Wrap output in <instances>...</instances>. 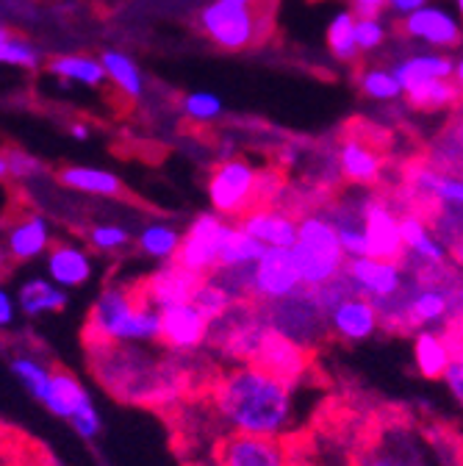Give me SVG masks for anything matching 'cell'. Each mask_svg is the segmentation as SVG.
<instances>
[{
    "label": "cell",
    "instance_id": "cell-12",
    "mask_svg": "<svg viewBox=\"0 0 463 466\" xmlns=\"http://www.w3.org/2000/svg\"><path fill=\"white\" fill-rule=\"evenodd\" d=\"M303 289L306 286L292 250H264V256L253 267V300L275 306L300 295Z\"/></svg>",
    "mask_w": 463,
    "mask_h": 466
},
{
    "label": "cell",
    "instance_id": "cell-48",
    "mask_svg": "<svg viewBox=\"0 0 463 466\" xmlns=\"http://www.w3.org/2000/svg\"><path fill=\"white\" fill-rule=\"evenodd\" d=\"M386 6H388L394 15H399V17H408V15H414V12L425 9V6H428V0H386Z\"/></svg>",
    "mask_w": 463,
    "mask_h": 466
},
{
    "label": "cell",
    "instance_id": "cell-2",
    "mask_svg": "<svg viewBox=\"0 0 463 466\" xmlns=\"http://www.w3.org/2000/svg\"><path fill=\"white\" fill-rule=\"evenodd\" d=\"M89 344L139 347L161 341V314L147 303L142 286L114 283L100 291L86 322Z\"/></svg>",
    "mask_w": 463,
    "mask_h": 466
},
{
    "label": "cell",
    "instance_id": "cell-47",
    "mask_svg": "<svg viewBox=\"0 0 463 466\" xmlns=\"http://www.w3.org/2000/svg\"><path fill=\"white\" fill-rule=\"evenodd\" d=\"M452 291V309H455V325H463V275L455 269V278L449 283Z\"/></svg>",
    "mask_w": 463,
    "mask_h": 466
},
{
    "label": "cell",
    "instance_id": "cell-55",
    "mask_svg": "<svg viewBox=\"0 0 463 466\" xmlns=\"http://www.w3.org/2000/svg\"><path fill=\"white\" fill-rule=\"evenodd\" d=\"M6 258H9V250H6V248H0V272L6 269Z\"/></svg>",
    "mask_w": 463,
    "mask_h": 466
},
{
    "label": "cell",
    "instance_id": "cell-10",
    "mask_svg": "<svg viewBox=\"0 0 463 466\" xmlns=\"http://www.w3.org/2000/svg\"><path fill=\"white\" fill-rule=\"evenodd\" d=\"M402 230V264L411 275L449 267V248L433 230L430 219L422 211H399Z\"/></svg>",
    "mask_w": 463,
    "mask_h": 466
},
{
    "label": "cell",
    "instance_id": "cell-6",
    "mask_svg": "<svg viewBox=\"0 0 463 466\" xmlns=\"http://www.w3.org/2000/svg\"><path fill=\"white\" fill-rule=\"evenodd\" d=\"M42 405L53 417L70 422V428L84 441H95L103 433V417L97 411L92 394L70 372H53V383H50V391L42 400Z\"/></svg>",
    "mask_w": 463,
    "mask_h": 466
},
{
    "label": "cell",
    "instance_id": "cell-19",
    "mask_svg": "<svg viewBox=\"0 0 463 466\" xmlns=\"http://www.w3.org/2000/svg\"><path fill=\"white\" fill-rule=\"evenodd\" d=\"M239 225L267 250H292L297 245L300 217H295L292 211H286L280 206H258L247 211L239 219Z\"/></svg>",
    "mask_w": 463,
    "mask_h": 466
},
{
    "label": "cell",
    "instance_id": "cell-54",
    "mask_svg": "<svg viewBox=\"0 0 463 466\" xmlns=\"http://www.w3.org/2000/svg\"><path fill=\"white\" fill-rule=\"evenodd\" d=\"M219 4H234V6H256L258 4V0H219Z\"/></svg>",
    "mask_w": 463,
    "mask_h": 466
},
{
    "label": "cell",
    "instance_id": "cell-42",
    "mask_svg": "<svg viewBox=\"0 0 463 466\" xmlns=\"http://www.w3.org/2000/svg\"><path fill=\"white\" fill-rule=\"evenodd\" d=\"M356 39H358V50L361 53H372L386 42V25L380 17H369V20H356Z\"/></svg>",
    "mask_w": 463,
    "mask_h": 466
},
{
    "label": "cell",
    "instance_id": "cell-26",
    "mask_svg": "<svg viewBox=\"0 0 463 466\" xmlns=\"http://www.w3.org/2000/svg\"><path fill=\"white\" fill-rule=\"evenodd\" d=\"M181 242H184V230L178 225L166 222V219H150V222H145L139 228V233H136V239H134L136 250L147 261H156L158 267L178 261Z\"/></svg>",
    "mask_w": 463,
    "mask_h": 466
},
{
    "label": "cell",
    "instance_id": "cell-4",
    "mask_svg": "<svg viewBox=\"0 0 463 466\" xmlns=\"http://www.w3.org/2000/svg\"><path fill=\"white\" fill-rule=\"evenodd\" d=\"M292 256L297 261L303 286L311 291L338 280L347 269V261H350L325 211H308L300 217L297 245L292 248Z\"/></svg>",
    "mask_w": 463,
    "mask_h": 466
},
{
    "label": "cell",
    "instance_id": "cell-28",
    "mask_svg": "<svg viewBox=\"0 0 463 466\" xmlns=\"http://www.w3.org/2000/svg\"><path fill=\"white\" fill-rule=\"evenodd\" d=\"M70 303L67 291L55 286L47 275L45 278H28L17 291V306L25 317H45V314H59Z\"/></svg>",
    "mask_w": 463,
    "mask_h": 466
},
{
    "label": "cell",
    "instance_id": "cell-1",
    "mask_svg": "<svg viewBox=\"0 0 463 466\" xmlns=\"http://www.w3.org/2000/svg\"><path fill=\"white\" fill-rule=\"evenodd\" d=\"M211 405L227 433L283 439L300 425L297 383L258 364H237L216 378Z\"/></svg>",
    "mask_w": 463,
    "mask_h": 466
},
{
    "label": "cell",
    "instance_id": "cell-43",
    "mask_svg": "<svg viewBox=\"0 0 463 466\" xmlns=\"http://www.w3.org/2000/svg\"><path fill=\"white\" fill-rule=\"evenodd\" d=\"M39 62V53L23 42V39H12L9 50H6V65H17V67H36Z\"/></svg>",
    "mask_w": 463,
    "mask_h": 466
},
{
    "label": "cell",
    "instance_id": "cell-45",
    "mask_svg": "<svg viewBox=\"0 0 463 466\" xmlns=\"http://www.w3.org/2000/svg\"><path fill=\"white\" fill-rule=\"evenodd\" d=\"M9 169L12 175H17V178H31V175L39 172V161L31 158L28 153H9Z\"/></svg>",
    "mask_w": 463,
    "mask_h": 466
},
{
    "label": "cell",
    "instance_id": "cell-39",
    "mask_svg": "<svg viewBox=\"0 0 463 466\" xmlns=\"http://www.w3.org/2000/svg\"><path fill=\"white\" fill-rule=\"evenodd\" d=\"M358 86L369 100H377V103H391V100L405 97L397 76L391 70H383V67H367L358 76Z\"/></svg>",
    "mask_w": 463,
    "mask_h": 466
},
{
    "label": "cell",
    "instance_id": "cell-7",
    "mask_svg": "<svg viewBox=\"0 0 463 466\" xmlns=\"http://www.w3.org/2000/svg\"><path fill=\"white\" fill-rule=\"evenodd\" d=\"M230 228H234V222H227L216 211L197 214L189 222V228L184 230L178 264L203 275V278L219 272V258H222V248H225Z\"/></svg>",
    "mask_w": 463,
    "mask_h": 466
},
{
    "label": "cell",
    "instance_id": "cell-35",
    "mask_svg": "<svg viewBox=\"0 0 463 466\" xmlns=\"http://www.w3.org/2000/svg\"><path fill=\"white\" fill-rule=\"evenodd\" d=\"M50 70L62 81H75V84H86V86H100L106 78L103 62L100 58H89V56H62L50 65Z\"/></svg>",
    "mask_w": 463,
    "mask_h": 466
},
{
    "label": "cell",
    "instance_id": "cell-31",
    "mask_svg": "<svg viewBox=\"0 0 463 466\" xmlns=\"http://www.w3.org/2000/svg\"><path fill=\"white\" fill-rule=\"evenodd\" d=\"M356 20L358 17L353 15V9H344V12H336V17L327 25V47L344 65L358 62V56H361L358 39H356Z\"/></svg>",
    "mask_w": 463,
    "mask_h": 466
},
{
    "label": "cell",
    "instance_id": "cell-37",
    "mask_svg": "<svg viewBox=\"0 0 463 466\" xmlns=\"http://www.w3.org/2000/svg\"><path fill=\"white\" fill-rule=\"evenodd\" d=\"M211 322H216V319H222L230 309L234 306H239L237 303V298L230 295L227 291V286L216 278V275H208L203 283H200V289H197V295H195V300H192Z\"/></svg>",
    "mask_w": 463,
    "mask_h": 466
},
{
    "label": "cell",
    "instance_id": "cell-44",
    "mask_svg": "<svg viewBox=\"0 0 463 466\" xmlns=\"http://www.w3.org/2000/svg\"><path fill=\"white\" fill-rule=\"evenodd\" d=\"M17 295H12L9 289L0 286V330L4 328H12L15 319H17Z\"/></svg>",
    "mask_w": 463,
    "mask_h": 466
},
{
    "label": "cell",
    "instance_id": "cell-50",
    "mask_svg": "<svg viewBox=\"0 0 463 466\" xmlns=\"http://www.w3.org/2000/svg\"><path fill=\"white\" fill-rule=\"evenodd\" d=\"M9 45H12V36L4 28H0V62H4V65H6V50H9Z\"/></svg>",
    "mask_w": 463,
    "mask_h": 466
},
{
    "label": "cell",
    "instance_id": "cell-21",
    "mask_svg": "<svg viewBox=\"0 0 463 466\" xmlns=\"http://www.w3.org/2000/svg\"><path fill=\"white\" fill-rule=\"evenodd\" d=\"M253 364L269 370L272 375H280L286 380L297 383L306 375V370H308V353H306V347H300L297 341L269 330L264 336L261 347H258Z\"/></svg>",
    "mask_w": 463,
    "mask_h": 466
},
{
    "label": "cell",
    "instance_id": "cell-23",
    "mask_svg": "<svg viewBox=\"0 0 463 466\" xmlns=\"http://www.w3.org/2000/svg\"><path fill=\"white\" fill-rule=\"evenodd\" d=\"M391 73L397 76L402 92L408 95L430 81L455 78V58H449L447 53H414V56L399 58L391 67Z\"/></svg>",
    "mask_w": 463,
    "mask_h": 466
},
{
    "label": "cell",
    "instance_id": "cell-53",
    "mask_svg": "<svg viewBox=\"0 0 463 466\" xmlns=\"http://www.w3.org/2000/svg\"><path fill=\"white\" fill-rule=\"evenodd\" d=\"M6 175H12V169H9V158H6V156H0V181H4Z\"/></svg>",
    "mask_w": 463,
    "mask_h": 466
},
{
    "label": "cell",
    "instance_id": "cell-56",
    "mask_svg": "<svg viewBox=\"0 0 463 466\" xmlns=\"http://www.w3.org/2000/svg\"><path fill=\"white\" fill-rule=\"evenodd\" d=\"M455 9H458V15L463 17V0H455Z\"/></svg>",
    "mask_w": 463,
    "mask_h": 466
},
{
    "label": "cell",
    "instance_id": "cell-30",
    "mask_svg": "<svg viewBox=\"0 0 463 466\" xmlns=\"http://www.w3.org/2000/svg\"><path fill=\"white\" fill-rule=\"evenodd\" d=\"M267 248H261L247 230H242V225L237 222L230 228L225 248H222V258H219V269H253L258 264V258L264 256Z\"/></svg>",
    "mask_w": 463,
    "mask_h": 466
},
{
    "label": "cell",
    "instance_id": "cell-14",
    "mask_svg": "<svg viewBox=\"0 0 463 466\" xmlns=\"http://www.w3.org/2000/svg\"><path fill=\"white\" fill-rule=\"evenodd\" d=\"M364 230L367 256L383 261H402V230L399 208L377 195H364Z\"/></svg>",
    "mask_w": 463,
    "mask_h": 466
},
{
    "label": "cell",
    "instance_id": "cell-51",
    "mask_svg": "<svg viewBox=\"0 0 463 466\" xmlns=\"http://www.w3.org/2000/svg\"><path fill=\"white\" fill-rule=\"evenodd\" d=\"M73 139H78V142L89 139V126H81V123H75V126H73Z\"/></svg>",
    "mask_w": 463,
    "mask_h": 466
},
{
    "label": "cell",
    "instance_id": "cell-16",
    "mask_svg": "<svg viewBox=\"0 0 463 466\" xmlns=\"http://www.w3.org/2000/svg\"><path fill=\"white\" fill-rule=\"evenodd\" d=\"M216 466H295L283 439L227 433L216 444Z\"/></svg>",
    "mask_w": 463,
    "mask_h": 466
},
{
    "label": "cell",
    "instance_id": "cell-34",
    "mask_svg": "<svg viewBox=\"0 0 463 466\" xmlns=\"http://www.w3.org/2000/svg\"><path fill=\"white\" fill-rule=\"evenodd\" d=\"M422 439H425V450L430 461H436L438 466H463V436L447 428L430 425L422 431Z\"/></svg>",
    "mask_w": 463,
    "mask_h": 466
},
{
    "label": "cell",
    "instance_id": "cell-8",
    "mask_svg": "<svg viewBox=\"0 0 463 466\" xmlns=\"http://www.w3.org/2000/svg\"><path fill=\"white\" fill-rule=\"evenodd\" d=\"M264 319L269 325V330L286 336L297 341L300 347H311L317 344L319 339L327 336V322H325V314L319 309V303L314 300V291L311 289H303L300 295L288 298L283 303H275V306H264Z\"/></svg>",
    "mask_w": 463,
    "mask_h": 466
},
{
    "label": "cell",
    "instance_id": "cell-33",
    "mask_svg": "<svg viewBox=\"0 0 463 466\" xmlns=\"http://www.w3.org/2000/svg\"><path fill=\"white\" fill-rule=\"evenodd\" d=\"M100 62H103V70L106 76L117 84L128 97H139L142 89H145V81H142V73L139 67L134 65V58L120 53V50H106L100 56Z\"/></svg>",
    "mask_w": 463,
    "mask_h": 466
},
{
    "label": "cell",
    "instance_id": "cell-36",
    "mask_svg": "<svg viewBox=\"0 0 463 466\" xmlns=\"http://www.w3.org/2000/svg\"><path fill=\"white\" fill-rule=\"evenodd\" d=\"M9 367H12V375L25 386V391L36 402H42L47 397L50 383H53V370L45 361H39L34 356H15Z\"/></svg>",
    "mask_w": 463,
    "mask_h": 466
},
{
    "label": "cell",
    "instance_id": "cell-15",
    "mask_svg": "<svg viewBox=\"0 0 463 466\" xmlns=\"http://www.w3.org/2000/svg\"><path fill=\"white\" fill-rule=\"evenodd\" d=\"M356 466H430V455L419 433L408 425H391L361 452Z\"/></svg>",
    "mask_w": 463,
    "mask_h": 466
},
{
    "label": "cell",
    "instance_id": "cell-57",
    "mask_svg": "<svg viewBox=\"0 0 463 466\" xmlns=\"http://www.w3.org/2000/svg\"><path fill=\"white\" fill-rule=\"evenodd\" d=\"M460 114H463V103H460Z\"/></svg>",
    "mask_w": 463,
    "mask_h": 466
},
{
    "label": "cell",
    "instance_id": "cell-11",
    "mask_svg": "<svg viewBox=\"0 0 463 466\" xmlns=\"http://www.w3.org/2000/svg\"><path fill=\"white\" fill-rule=\"evenodd\" d=\"M344 278L350 283L356 295L372 300L375 306L394 300L402 295L411 280V272L405 269L402 261H383V258H350L344 269Z\"/></svg>",
    "mask_w": 463,
    "mask_h": 466
},
{
    "label": "cell",
    "instance_id": "cell-25",
    "mask_svg": "<svg viewBox=\"0 0 463 466\" xmlns=\"http://www.w3.org/2000/svg\"><path fill=\"white\" fill-rule=\"evenodd\" d=\"M414 367L425 380H444L452 356H455V344L447 330H419L414 333Z\"/></svg>",
    "mask_w": 463,
    "mask_h": 466
},
{
    "label": "cell",
    "instance_id": "cell-46",
    "mask_svg": "<svg viewBox=\"0 0 463 466\" xmlns=\"http://www.w3.org/2000/svg\"><path fill=\"white\" fill-rule=\"evenodd\" d=\"M350 4H353V15L358 20L380 17V12L386 9V0H350Z\"/></svg>",
    "mask_w": 463,
    "mask_h": 466
},
{
    "label": "cell",
    "instance_id": "cell-38",
    "mask_svg": "<svg viewBox=\"0 0 463 466\" xmlns=\"http://www.w3.org/2000/svg\"><path fill=\"white\" fill-rule=\"evenodd\" d=\"M136 237H131V230L117 222H97L86 233V245L97 253H123L134 245Z\"/></svg>",
    "mask_w": 463,
    "mask_h": 466
},
{
    "label": "cell",
    "instance_id": "cell-41",
    "mask_svg": "<svg viewBox=\"0 0 463 466\" xmlns=\"http://www.w3.org/2000/svg\"><path fill=\"white\" fill-rule=\"evenodd\" d=\"M184 114L189 116L192 123H200V126H208V123H216L219 116L225 114V100L214 92H206V89H197V92H189L181 103Z\"/></svg>",
    "mask_w": 463,
    "mask_h": 466
},
{
    "label": "cell",
    "instance_id": "cell-3",
    "mask_svg": "<svg viewBox=\"0 0 463 466\" xmlns=\"http://www.w3.org/2000/svg\"><path fill=\"white\" fill-rule=\"evenodd\" d=\"M97 350V378L103 380L106 389L120 394V400H172L181 394V380L184 372L169 367V364H156L145 350L139 347H100Z\"/></svg>",
    "mask_w": 463,
    "mask_h": 466
},
{
    "label": "cell",
    "instance_id": "cell-20",
    "mask_svg": "<svg viewBox=\"0 0 463 466\" xmlns=\"http://www.w3.org/2000/svg\"><path fill=\"white\" fill-rule=\"evenodd\" d=\"M402 34L438 50H449L463 42V28L458 17L441 6H425L408 17H402Z\"/></svg>",
    "mask_w": 463,
    "mask_h": 466
},
{
    "label": "cell",
    "instance_id": "cell-40",
    "mask_svg": "<svg viewBox=\"0 0 463 466\" xmlns=\"http://www.w3.org/2000/svg\"><path fill=\"white\" fill-rule=\"evenodd\" d=\"M452 344H455V356H452V364L444 375V391L449 397V402L458 408V414L463 417V325H452L447 328Z\"/></svg>",
    "mask_w": 463,
    "mask_h": 466
},
{
    "label": "cell",
    "instance_id": "cell-29",
    "mask_svg": "<svg viewBox=\"0 0 463 466\" xmlns=\"http://www.w3.org/2000/svg\"><path fill=\"white\" fill-rule=\"evenodd\" d=\"M62 184L73 192L92 198H117L123 195V181L111 169L103 167H67L62 172Z\"/></svg>",
    "mask_w": 463,
    "mask_h": 466
},
{
    "label": "cell",
    "instance_id": "cell-24",
    "mask_svg": "<svg viewBox=\"0 0 463 466\" xmlns=\"http://www.w3.org/2000/svg\"><path fill=\"white\" fill-rule=\"evenodd\" d=\"M338 169L353 187H375L383 178V158L372 145L350 137L338 147Z\"/></svg>",
    "mask_w": 463,
    "mask_h": 466
},
{
    "label": "cell",
    "instance_id": "cell-49",
    "mask_svg": "<svg viewBox=\"0 0 463 466\" xmlns=\"http://www.w3.org/2000/svg\"><path fill=\"white\" fill-rule=\"evenodd\" d=\"M449 264H452V269H458L463 275V239L449 245Z\"/></svg>",
    "mask_w": 463,
    "mask_h": 466
},
{
    "label": "cell",
    "instance_id": "cell-22",
    "mask_svg": "<svg viewBox=\"0 0 463 466\" xmlns=\"http://www.w3.org/2000/svg\"><path fill=\"white\" fill-rule=\"evenodd\" d=\"M45 269H47V278L55 286H62L67 291V289H81V286H86L92 280L95 261H92L89 250H84L78 245H70V242H62V245L50 248Z\"/></svg>",
    "mask_w": 463,
    "mask_h": 466
},
{
    "label": "cell",
    "instance_id": "cell-13",
    "mask_svg": "<svg viewBox=\"0 0 463 466\" xmlns=\"http://www.w3.org/2000/svg\"><path fill=\"white\" fill-rule=\"evenodd\" d=\"M325 322L327 336H333L341 344H364L383 330L377 306L361 295H347L344 300L330 306L325 311Z\"/></svg>",
    "mask_w": 463,
    "mask_h": 466
},
{
    "label": "cell",
    "instance_id": "cell-18",
    "mask_svg": "<svg viewBox=\"0 0 463 466\" xmlns=\"http://www.w3.org/2000/svg\"><path fill=\"white\" fill-rule=\"evenodd\" d=\"M206 278L181 267L178 261L172 264H161L158 269H153L142 286V295L147 298V303L156 309V311H164V309H172V306H184V303H192L197 289Z\"/></svg>",
    "mask_w": 463,
    "mask_h": 466
},
{
    "label": "cell",
    "instance_id": "cell-52",
    "mask_svg": "<svg viewBox=\"0 0 463 466\" xmlns=\"http://www.w3.org/2000/svg\"><path fill=\"white\" fill-rule=\"evenodd\" d=\"M455 84H458L460 92H463V58H458V62H455Z\"/></svg>",
    "mask_w": 463,
    "mask_h": 466
},
{
    "label": "cell",
    "instance_id": "cell-9",
    "mask_svg": "<svg viewBox=\"0 0 463 466\" xmlns=\"http://www.w3.org/2000/svg\"><path fill=\"white\" fill-rule=\"evenodd\" d=\"M197 20L203 34L222 50H245L256 45L261 31V20L256 9L219 4V0H211L208 6H203Z\"/></svg>",
    "mask_w": 463,
    "mask_h": 466
},
{
    "label": "cell",
    "instance_id": "cell-17",
    "mask_svg": "<svg viewBox=\"0 0 463 466\" xmlns=\"http://www.w3.org/2000/svg\"><path fill=\"white\" fill-rule=\"evenodd\" d=\"M158 314H161V344L172 350V353L186 356V353H197L200 347L208 344L214 322L195 303L172 306Z\"/></svg>",
    "mask_w": 463,
    "mask_h": 466
},
{
    "label": "cell",
    "instance_id": "cell-32",
    "mask_svg": "<svg viewBox=\"0 0 463 466\" xmlns=\"http://www.w3.org/2000/svg\"><path fill=\"white\" fill-rule=\"evenodd\" d=\"M405 97H408V103L419 111H449V108H460V103H463V92L455 84V78L430 81V84L408 92Z\"/></svg>",
    "mask_w": 463,
    "mask_h": 466
},
{
    "label": "cell",
    "instance_id": "cell-27",
    "mask_svg": "<svg viewBox=\"0 0 463 466\" xmlns=\"http://www.w3.org/2000/svg\"><path fill=\"white\" fill-rule=\"evenodd\" d=\"M50 242H53L50 222L42 214H28L25 219L12 225L6 237V250L15 261H34L50 253L53 248Z\"/></svg>",
    "mask_w": 463,
    "mask_h": 466
},
{
    "label": "cell",
    "instance_id": "cell-5",
    "mask_svg": "<svg viewBox=\"0 0 463 466\" xmlns=\"http://www.w3.org/2000/svg\"><path fill=\"white\" fill-rule=\"evenodd\" d=\"M264 169L250 158H225L214 167L208 178V203L211 211L225 219H242L247 211L258 208Z\"/></svg>",
    "mask_w": 463,
    "mask_h": 466
}]
</instances>
